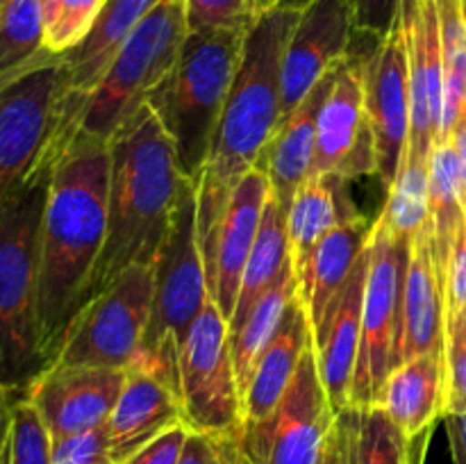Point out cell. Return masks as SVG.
<instances>
[{"mask_svg": "<svg viewBox=\"0 0 466 464\" xmlns=\"http://www.w3.org/2000/svg\"><path fill=\"white\" fill-rule=\"evenodd\" d=\"M109 144L77 132L50 177L41 223L39 332L46 368L85 308L107 230Z\"/></svg>", "mask_w": 466, "mask_h": 464, "instance_id": "6da1fadb", "label": "cell"}, {"mask_svg": "<svg viewBox=\"0 0 466 464\" xmlns=\"http://www.w3.org/2000/svg\"><path fill=\"white\" fill-rule=\"evenodd\" d=\"M308 0H287L255 18L246 32L239 71L196 182V227L205 267L232 194L258 166L280 121L282 57Z\"/></svg>", "mask_w": 466, "mask_h": 464, "instance_id": "7a4b0ae2", "label": "cell"}, {"mask_svg": "<svg viewBox=\"0 0 466 464\" xmlns=\"http://www.w3.org/2000/svg\"><path fill=\"white\" fill-rule=\"evenodd\" d=\"M185 182L167 130L144 105L109 141L107 230L85 305L135 264H157Z\"/></svg>", "mask_w": 466, "mask_h": 464, "instance_id": "3957f363", "label": "cell"}, {"mask_svg": "<svg viewBox=\"0 0 466 464\" xmlns=\"http://www.w3.org/2000/svg\"><path fill=\"white\" fill-rule=\"evenodd\" d=\"M55 164H46L0 198V382L16 394L46 371L39 332V255Z\"/></svg>", "mask_w": 466, "mask_h": 464, "instance_id": "277c9868", "label": "cell"}, {"mask_svg": "<svg viewBox=\"0 0 466 464\" xmlns=\"http://www.w3.org/2000/svg\"><path fill=\"white\" fill-rule=\"evenodd\" d=\"M246 32H187L176 66L146 100L171 139L182 176L191 182H198L212 150L217 126L239 71Z\"/></svg>", "mask_w": 466, "mask_h": 464, "instance_id": "5b68a950", "label": "cell"}, {"mask_svg": "<svg viewBox=\"0 0 466 464\" xmlns=\"http://www.w3.org/2000/svg\"><path fill=\"white\" fill-rule=\"evenodd\" d=\"M196 182L187 180L171 230L155 264L148 328L130 367L146 368L180 391V353L191 326L209 300L208 273L196 227ZM127 367V368H130Z\"/></svg>", "mask_w": 466, "mask_h": 464, "instance_id": "8992f818", "label": "cell"}, {"mask_svg": "<svg viewBox=\"0 0 466 464\" xmlns=\"http://www.w3.org/2000/svg\"><path fill=\"white\" fill-rule=\"evenodd\" d=\"M185 39V0H159L132 30L86 98L80 132L109 144L173 71Z\"/></svg>", "mask_w": 466, "mask_h": 464, "instance_id": "52a82bcc", "label": "cell"}, {"mask_svg": "<svg viewBox=\"0 0 466 464\" xmlns=\"http://www.w3.org/2000/svg\"><path fill=\"white\" fill-rule=\"evenodd\" d=\"M153 291L155 267L127 268L77 312L48 368L130 367L148 328Z\"/></svg>", "mask_w": 466, "mask_h": 464, "instance_id": "ba28073f", "label": "cell"}, {"mask_svg": "<svg viewBox=\"0 0 466 464\" xmlns=\"http://www.w3.org/2000/svg\"><path fill=\"white\" fill-rule=\"evenodd\" d=\"M412 241L399 239L373 221L369 239V273L364 289L362 335L355 364L350 405H378L387 378L400 364V308Z\"/></svg>", "mask_w": 466, "mask_h": 464, "instance_id": "9c48e42d", "label": "cell"}, {"mask_svg": "<svg viewBox=\"0 0 466 464\" xmlns=\"http://www.w3.org/2000/svg\"><path fill=\"white\" fill-rule=\"evenodd\" d=\"M62 57L0 91V198L62 157Z\"/></svg>", "mask_w": 466, "mask_h": 464, "instance_id": "30bf717a", "label": "cell"}, {"mask_svg": "<svg viewBox=\"0 0 466 464\" xmlns=\"http://www.w3.org/2000/svg\"><path fill=\"white\" fill-rule=\"evenodd\" d=\"M182 421L189 430L237 437L244 428V400L237 385L230 328L209 298L191 326L180 353Z\"/></svg>", "mask_w": 466, "mask_h": 464, "instance_id": "8fae6325", "label": "cell"}, {"mask_svg": "<svg viewBox=\"0 0 466 464\" xmlns=\"http://www.w3.org/2000/svg\"><path fill=\"white\" fill-rule=\"evenodd\" d=\"M335 421L312 344L278 408L259 421H246L237 446L248 464H319Z\"/></svg>", "mask_w": 466, "mask_h": 464, "instance_id": "7c38bea8", "label": "cell"}, {"mask_svg": "<svg viewBox=\"0 0 466 464\" xmlns=\"http://www.w3.org/2000/svg\"><path fill=\"white\" fill-rule=\"evenodd\" d=\"M367 57L349 55L319 109L317 148L308 177L358 180L378 176V153L367 118Z\"/></svg>", "mask_w": 466, "mask_h": 464, "instance_id": "4fadbf2b", "label": "cell"}, {"mask_svg": "<svg viewBox=\"0 0 466 464\" xmlns=\"http://www.w3.org/2000/svg\"><path fill=\"white\" fill-rule=\"evenodd\" d=\"M364 82L367 118L376 139L378 177L390 189L403 168L410 139V55L400 14L367 57Z\"/></svg>", "mask_w": 466, "mask_h": 464, "instance_id": "5bb4252c", "label": "cell"}, {"mask_svg": "<svg viewBox=\"0 0 466 464\" xmlns=\"http://www.w3.org/2000/svg\"><path fill=\"white\" fill-rule=\"evenodd\" d=\"M400 23L410 55V139L405 162L431 164L441 139L444 64L435 0H400Z\"/></svg>", "mask_w": 466, "mask_h": 464, "instance_id": "9a60e30c", "label": "cell"}, {"mask_svg": "<svg viewBox=\"0 0 466 464\" xmlns=\"http://www.w3.org/2000/svg\"><path fill=\"white\" fill-rule=\"evenodd\" d=\"M353 12L349 0H308L282 57L280 121L350 55Z\"/></svg>", "mask_w": 466, "mask_h": 464, "instance_id": "2e32d148", "label": "cell"}, {"mask_svg": "<svg viewBox=\"0 0 466 464\" xmlns=\"http://www.w3.org/2000/svg\"><path fill=\"white\" fill-rule=\"evenodd\" d=\"M126 378L127 368H48L23 394L41 414L50 439L57 441L107 423Z\"/></svg>", "mask_w": 466, "mask_h": 464, "instance_id": "e0dca14e", "label": "cell"}, {"mask_svg": "<svg viewBox=\"0 0 466 464\" xmlns=\"http://www.w3.org/2000/svg\"><path fill=\"white\" fill-rule=\"evenodd\" d=\"M268 196H271V182L267 173L258 166L246 173L228 203L217 239H214L212 257L205 267L209 298L228 321L235 314L241 277H244L246 262L253 253Z\"/></svg>", "mask_w": 466, "mask_h": 464, "instance_id": "ac0fdd59", "label": "cell"}, {"mask_svg": "<svg viewBox=\"0 0 466 464\" xmlns=\"http://www.w3.org/2000/svg\"><path fill=\"white\" fill-rule=\"evenodd\" d=\"M446 358V296L444 280L432 253L431 218L410 246L408 271L400 308V364L419 355Z\"/></svg>", "mask_w": 466, "mask_h": 464, "instance_id": "d6986e66", "label": "cell"}, {"mask_svg": "<svg viewBox=\"0 0 466 464\" xmlns=\"http://www.w3.org/2000/svg\"><path fill=\"white\" fill-rule=\"evenodd\" d=\"M182 421L180 391L146 368H127L126 385L107 419L109 458L123 464Z\"/></svg>", "mask_w": 466, "mask_h": 464, "instance_id": "ffe728a7", "label": "cell"}, {"mask_svg": "<svg viewBox=\"0 0 466 464\" xmlns=\"http://www.w3.org/2000/svg\"><path fill=\"white\" fill-rule=\"evenodd\" d=\"M159 0H107L89 35L62 55L64 107L82 118L86 98L100 85L121 45Z\"/></svg>", "mask_w": 466, "mask_h": 464, "instance_id": "44dd1931", "label": "cell"}, {"mask_svg": "<svg viewBox=\"0 0 466 464\" xmlns=\"http://www.w3.org/2000/svg\"><path fill=\"white\" fill-rule=\"evenodd\" d=\"M369 273V246L355 264L349 282L337 298L335 309L321 330L314 335V353H317L319 373L328 391L332 409L337 414L350 405V387H353L355 364L360 353V335H362V308L364 289Z\"/></svg>", "mask_w": 466, "mask_h": 464, "instance_id": "7402d4cb", "label": "cell"}, {"mask_svg": "<svg viewBox=\"0 0 466 464\" xmlns=\"http://www.w3.org/2000/svg\"><path fill=\"white\" fill-rule=\"evenodd\" d=\"M371 230L373 223L355 209L346 214L314 248L312 259L299 282V296L308 308L314 335L335 309L355 264L367 250Z\"/></svg>", "mask_w": 466, "mask_h": 464, "instance_id": "603a6c76", "label": "cell"}, {"mask_svg": "<svg viewBox=\"0 0 466 464\" xmlns=\"http://www.w3.org/2000/svg\"><path fill=\"white\" fill-rule=\"evenodd\" d=\"M339 66L332 68L321 82H317V86L305 96L303 103L285 121L278 123L271 141L267 144L258 162V168H262L271 182L273 198L280 203L285 212L289 209V203L299 187L309 176L314 148H317L319 109H321L323 100H326L328 91H330L332 82L339 73Z\"/></svg>", "mask_w": 466, "mask_h": 464, "instance_id": "cb8c5ba5", "label": "cell"}, {"mask_svg": "<svg viewBox=\"0 0 466 464\" xmlns=\"http://www.w3.org/2000/svg\"><path fill=\"white\" fill-rule=\"evenodd\" d=\"M314 344L312 323L299 291L287 305L271 341L259 355L244 394V423L268 417L294 380L305 350Z\"/></svg>", "mask_w": 466, "mask_h": 464, "instance_id": "d4e9b609", "label": "cell"}, {"mask_svg": "<svg viewBox=\"0 0 466 464\" xmlns=\"http://www.w3.org/2000/svg\"><path fill=\"white\" fill-rule=\"evenodd\" d=\"M378 405L408 437L432 430L446 409L444 355L428 353L399 364L387 378Z\"/></svg>", "mask_w": 466, "mask_h": 464, "instance_id": "484cf974", "label": "cell"}, {"mask_svg": "<svg viewBox=\"0 0 466 464\" xmlns=\"http://www.w3.org/2000/svg\"><path fill=\"white\" fill-rule=\"evenodd\" d=\"M344 185L346 180L335 176L308 177L291 198L287 209V239H289L291 267L299 282L319 241L346 214L355 212Z\"/></svg>", "mask_w": 466, "mask_h": 464, "instance_id": "4316f807", "label": "cell"}, {"mask_svg": "<svg viewBox=\"0 0 466 464\" xmlns=\"http://www.w3.org/2000/svg\"><path fill=\"white\" fill-rule=\"evenodd\" d=\"M59 57L46 48L41 0H7L0 7V91Z\"/></svg>", "mask_w": 466, "mask_h": 464, "instance_id": "83f0119b", "label": "cell"}, {"mask_svg": "<svg viewBox=\"0 0 466 464\" xmlns=\"http://www.w3.org/2000/svg\"><path fill=\"white\" fill-rule=\"evenodd\" d=\"M428 207H431L432 253L444 280L455 239L466 221V207L460 187L458 155L451 141H440L428 164Z\"/></svg>", "mask_w": 466, "mask_h": 464, "instance_id": "f1b7e54d", "label": "cell"}, {"mask_svg": "<svg viewBox=\"0 0 466 464\" xmlns=\"http://www.w3.org/2000/svg\"><path fill=\"white\" fill-rule=\"evenodd\" d=\"M289 259V239H287V212L280 207L273 194L264 205L262 223H259L258 239H255L253 253L246 262L244 277H241L239 298H237L235 314L228 321V328L235 330L246 321L255 305L262 296L271 289L276 277L280 276L282 267Z\"/></svg>", "mask_w": 466, "mask_h": 464, "instance_id": "f546056e", "label": "cell"}, {"mask_svg": "<svg viewBox=\"0 0 466 464\" xmlns=\"http://www.w3.org/2000/svg\"><path fill=\"white\" fill-rule=\"evenodd\" d=\"M299 291V280H296L294 267L291 259L282 267L280 276L271 285V289L262 296L253 312L246 317V321L239 328L230 330V350H232V364H235L237 385H239L241 400H244L246 389H248L250 376L258 364L259 355L267 348L271 341L273 332H276L278 323H280L282 314H285L287 305L294 298Z\"/></svg>", "mask_w": 466, "mask_h": 464, "instance_id": "4dcf8cb0", "label": "cell"}, {"mask_svg": "<svg viewBox=\"0 0 466 464\" xmlns=\"http://www.w3.org/2000/svg\"><path fill=\"white\" fill-rule=\"evenodd\" d=\"M431 435L408 437L380 405L360 408L353 464H423Z\"/></svg>", "mask_w": 466, "mask_h": 464, "instance_id": "1f68e13d", "label": "cell"}, {"mask_svg": "<svg viewBox=\"0 0 466 464\" xmlns=\"http://www.w3.org/2000/svg\"><path fill=\"white\" fill-rule=\"evenodd\" d=\"M387 203L380 217L376 218L378 226L385 227L399 239L412 241L419 232L426 227L431 218L428 207V166L426 164H403L399 177L390 187Z\"/></svg>", "mask_w": 466, "mask_h": 464, "instance_id": "d6a6232c", "label": "cell"}, {"mask_svg": "<svg viewBox=\"0 0 466 464\" xmlns=\"http://www.w3.org/2000/svg\"><path fill=\"white\" fill-rule=\"evenodd\" d=\"M5 464H53L50 432L25 394H18L14 400Z\"/></svg>", "mask_w": 466, "mask_h": 464, "instance_id": "836d02e7", "label": "cell"}, {"mask_svg": "<svg viewBox=\"0 0 466 464\" xmlns=\"http://www.w3.org/2000/svg\"><path fill=\"white\" fill-rule=\"evenodd\" d=\"M107 0H59L57 9L46 23V48L64 55L89 35L91 25Z\"/></svg>", "mask_w": 466, "mask_h": 464, "instance_id": "e575fe53", "label": "cell"}, {"mask_svg": "<svg viewBox=\"0 0 466 464\" xmlns=\"http://www.w3.org/2000/svg\"><path fill=\"white\" fill-rule=\"evenodd\" d=\"M187 32L250 30L255 23L250 0H185Z\"/></svg>", "mask_w": 466, "mask_h": 464, "instance_id": "d590c367", "label": "cell"}, {"mask_svg": "<svg viewBox=\"0 0 466 464\" xmlns=\"http://www.w3.org/2000/svg\"><path fill=\"white\" fill-rule=\"evenodd\" d=\"M53 464H112L107 423L53 441Z\"/></svg>", "mask_w": 466, "mask_h": 464, "instance_id": "8d00e7d4", "label": "cell"}, {"mask_svg": "<svg viewBox=\"0 0 466 464\" xmlns=\"http://www.w3.org/2000/svg\"><path fill=\"white\" fill-rule=\"evenodd\" d=\"M237 437L189 430L177 464H237L239 459Z\"/></svg>", "mask_w": 466, "mask_h": 464, "instance_id": "74e56055", "label": "cell"}, {"mask_svg": "<svg viewBox=\"0 0 466 464\" xmlns=\"http://www.w3.org/2000/svg\"><path fill=\"white\" fill-rule=\"evenodd\" d=\"M451 414H466V337L458 330L446 332V409Z\"/></svg>", "mask_w": 466, "mask_h": 464, "instance_id": "f35d334b", "label": "cell"}, {"mask_svg": "<svg viewBox=\"0 0 466 464\" xmlns=\"http://www.w3.org/2000/svg\"><path fill=\"white\" fill-rule=\"evenodd\" d=\"M355 32L380 41L394 27L400 12V0H349Z\"/></svg>", "mask_w": 466, "mask_h": 464, "instance_id": "ab89813d", "label": "cell"}, {"mask_svg": "<svg viewBox=\"0 0 466 464\" xmlns=\"http://www.w3.org/2000/svg\"><path fill=\"white\" fill-rule=\"evenodd\" d=\"M444 296H446V321L458 317L466 308V221L460 227L451 253L449 267L444 271Z\"/></svg>", "mask_w": 466, "mask_h": 464, "instance_id": "60d3db41", "label": "cell"}, {"mask_svg": "<svg viewBox=\"0 0 466 464\" xmlns=\"http://www.w3.org/2000/svg\"><path fill=\"white\" fill-rule=\"evenodd\" d=\"M187 435H189V428H187L185 423H177L176 428L162 432L157 439H153L150 444H146L144 449L137 450V453L123 464H177Z\"/></svg>", "mask_w": 466, "mask_h": 464, "instance_id": "b9f144b4", "label": "cell"}, {"mask_svg": "<svg viewBox=\"0 0 466 464\" xmlns=\"http://www.w3.org/2000/svg\"><path fill=\"white\" fill-rule=\"evenodd\" d=\"M358 414L360 408L349 405L337 414V428H339V441H341V462L339 464H353L355 462V432H358Z\"/></svg>", "mask_w": 466, "mask_h": 464, "instance_id": "7bdbcfd3", "label": "cell"}, {"mask_svg": "<svg viewBox=\"0 0 466 464\" xmlns=\"http://www.w3.org/2000/svg\"><path fill=\"white\" fill-rule=\"evenodd\" d=\"M444 421L453 462L466 464V414H451V417H444Z\"/></svg>", "mask_w": 466, "mask_h": 464, "instance_id": "ee69618b", "label": "cell"}, {"mask_svg": "<svg viewBox=\"0 0 466 464\" xmlns=\"http://www.w3.org/2000/svg\"><path fill=\"white\" fill-rule=\"evenodd\" d=\"M16 396V391H12L9 387H5L0 382V464H5V458H7L9 430H12V409Z\"/></svg>", "mask_w": 466, "mask_h": 464, "instance_id": "f6af8a7d", "label": "cell"}, {"mask_svg": "<svg viewBox=\"0 0 466 464\" xmlns=\"http://www.w3.org/2000/svg\"><path fill=\"white\" fill-rule=\"evenodd\" d=\"M451 144H453L455 155H458L460 164V187H462V203L466 207V107L460 116L458 126H455L453 135H451Z\"/></svg>", "mask_w": 466, "mask_h": 464, "instance_id": "bcb514c9", "label": "cell"}, {"mask_svg": "<svg viewBox=\"0 0 466 464\" xmlns=\"http://www.w3.org/2000/svg\"><path fill=\"white\" fill-rule=\"evenodd\" d=\"M341 462V441H339V428H337V421L335 426H332L330 435H328L326 439V446H323L321 450V459H319V464H339Z\"/></svg>", "mask_w": 466, "mask_h": 464, "instance_id": "7dc6e473", "label": "cell"}, {"mask_svg": "<svg viewBox=\"0 0 466 464\" xmlns=\"http://www.w3.org/2000/svg\"><path fill=\"white\" fill-rule=\"evenodd\" d=\"M449 330H458L460 335L466 337V308L458 314V317H453L451 321H446V332Z\"/></svg>", "mask_w": 466, "mask_h": 464, "instance_id": "c3c4849f", "label": "cell"}, {"mask_svg": "<svg viewBox=\"0 0 466 464\" xmlns=\"http://www.w3.org/2000/svg\"><path fill=\"white\" fill-rule=\"evenodd\" d=\"M41 5H44V18H46V23H48L50 16L55 14V9H57L59 0H41Z\"/></svg>", "mask_w": 466, "mask_h": 464, "instance_id": "681fc988", "label": "cell"}, {"mask_svg": "<svg viewBox=\"0 0 466 464\" xmlns=\"http://www.w3.org/2000/svg\"><path fill=\"white\" fill-rule=\"evenodd\" d=\"M237 464H248V462H246V459H244V455L239 453V459H237Z\"/></svg>", "mask_w": 466, "mask_h": 464, "instance_id": "f907efd6", "label": "cell"}, {"mask_svg": "<svg viewBox=\"0 0 466 464\" xmlns=\"http://www.w3.org/2000/svg\"><path fill=\"white\" fill-rule=\"evenodd\" d=\"M5 3H7V0H0V7H3V5H5Z\"/></svg>", "mask_w": 466, "mask_h": 464, "instance_id": "816d5d0a", "label": "cell"}, {"mask_svg": "<svg viewBox=\"0 0 466 464\" xmlns=\"http://www.w3.org/2000/svg\"><path fill=\"white\" fill-rule=\"evenodd\" d=\"M462 3H464V16H466V0H462Z\"/></svg>", "mask_w": 466, "mask_h": 464, "instance_id": "f5cc1de1", "label": "cell"}]
</instances>
